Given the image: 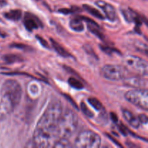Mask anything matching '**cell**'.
<instances>
[{
    "mask_svg": "<svg viewBox=\"0 0 148 148\" xmlns=\"http://www.w3.org/2000/svg\"><path fill=\"white\" fill-rule=\"evenodd\" d=\"M124 66L128 72H133L143 76L147 75V62L142 58L129 55L124 59Z\"/></svg>",
    "mask_w": 148,
    "mask_h": 148,
    "instance_id": "cell-5",
    "label": "cell"
},
{
    "mask_svg": "<svg viewBox=\"0 0 148 148\" xmlns=\"http://www.w3.org/2000/svg\"><path fill=\"white\" fill-rule=\"evenodd\" d=\"M68 83L69 84L71 87L77 90H81L84 88V85L79 79H76L75 77H70L68 79Z\"/></svg>",
    "mask_w": 148,
    "mask_h": 148,
    "instance_id": "cell-19",
    "label": "cell"
},
{
    "mask_svg": "<svg viewBox=\"0 0 148 148\" xmlns=\"http://www.w3.org/2000/svg\"><path fill=\"white\" fill-rule=\"evenodd\" d=\"M6 18L13 21H18L22 17V12L20 10H12L4 14Z\"/></svg>",
    "mask_w": 148,
    "mask_h": 148,
    "instance_id": "cell-14",
    "label": "cell"
},
{
    "mask_svg": "<svg viewBox=\"0 0 148 148\" xmlns=\"http://www.w3.org/2000/svg\"><path fill=\"white\" fill-rule=\"evenodd\" d=\"M95 4H96V5L98 7L102 9L106 17L108 18V20H109L111 22L115 21L117 15L116 12V10L114 6L111 5L109 3H107L104 1H101V0L96 1Z\"/></svg>",
    "mask_w": 148,
    "mask_h": 148,
    "instance_id": "cell-8",
    "label": "cell"
},
{
    "mask_svg": "<svg viewBox=\"0 0 148 148\" xmlns=\"http://www.w3.org/2000/svg\"><path fill=\"white\" fill-rule=\"evenodd\" d=\"M101 143L100 135L91 130L81 132L75 142V147L79 148H98Z\"/></svg>",
    "mask_w": 148,
    "mask_h": 148,
    "instance_id": "cell-4",
    "label": "cell"
},
{
    "mask_svg": "<svg viewBox=\"0 0 148 148\" xmlns=\"http://www.w3.org/2000/svg\"><path fill=\"white\" fill-rule=\"evenodd\" d=\"M80 108L81 110H82V112H83V114H85V116H87L88 117H89V118H92V117L94 116L93 113L88 108V107L87 106V105L84 102L81 103Z\"/></svg>",
    "mask_w": 148,
    "mask_h": 148,
    "instance_id": "cell-21",
    "label": "cell"
},
{
    "mask_svg": "<svg viewBox=\"0 0 148 148\" xmlns=\"http://www.w3.org/2000/svg\"><path fill=\"white\" fill-rule=\"evenodd\" d=\"M62 113V106L60 101H52L40 117L36 130L53 134L59 137L57 126Z\"/></svg>",
    "mask_w": 148,
    "mask_h": 148,
    "instance_id": "cell-2",
    "label": "cell"
},
{
    "mask_svg": "<svg viewBox=\"0 0 148 148\" xmlns=\"http://www.w3.org/2000/svg\"><path fill=\"white\" fill-rule=\"evenodd\" d=\"M51 43L52 46L54 49V50L59 53L60 56H63V57H70L71 54L68 51H66L60 44H59L58 42H56V40H53V38H50Z\"/></svg>",
    "mask_w": 148,
    "mask_h": 148,
    "instance_id": "cell-13",
    "label": "cell"
},
{
    "mask_svg": "<svg viewBox=\"0 0 148 148\" xmlns=\"http://www.w3.org/2000/svg\"><path fill=\"white\" fill-rule=\"evenodd\" d=\"M4 60L7 63H14V62H23V58L20 57V56L14 54H8L4 56Z\"/></svg>",
    "mask_w": 148,
    "mask_h": 148,
    "instance_id": "cell-17",
    "label": "cell"
},
{
    "mask_svg": "<svg viewBox=\"0 0 148 148\" xmlns=\"http://www.w3.org/2000/svg\"><path fill=\"white\" fill-rule=\"evenodd\" d=\"M36 38H37L38 40L39 41H40V43H41V44L43 45V46H44V47H46V48H49V44H48V43L46 41V40H44V39L43 38H41V37H40V36H36Z\"/></svg>",
    "mask_w": 148,
    "mask_h": 148,
    "instance_id": "cell-25",
    "label": "cell"
},
{
    "mask_svg": "<svg viewBox=\"0 0 148 148\" xmlns=\"http://www.w3.org/2000/svg\"><path fill=\"white\" fill-rule=\"evenodd\" d=\"M88 103L91 105V106L93 107L95 109H96L97 111H101L103 110V105L99 101H98L97 98H88Z\"/></svg>",
    "mask_w": 148,
    "mask_h": 148,
    "instance_id": "cell-20",
    "label": "cell"
},
{
    "mask_svg": "<svg viewBox=\"0 0 148 148\" xmlns=\"http://www.w3.org/2000/svg\"><path fill=\"white\" fill-rule=\"evenodd\" d=\"M111 119H112V120L114 121V122H117V121H118V118H117L116 115L114 113H111Z\"/></svg>",
    "mask_w": 148,
    "mask_h": 148,
    "instance_id": "cell-27",
    "label": "cell"
},
{
    "mask_svg": "<svg viewBox=\"0 0 148 148\" xmlns=\"http://www.w3.org/2000/svg\"><path fill=\"white\" fill-rule=\"evenodd\" d=\"M127 69L124 66L117 64H106L101 69L102 75L110 80H119L127 77Z\"/></svg>",
    "mask_w": 148,
    "mask_h": 148,
    "instance_id": "cell-7",
    "label": "cell"
},
{
    "mask_svg": "<svg viewBox=\"0 0 148 148\" xmlns=\"http://www.w3.org/2000/svg\"><path fill=\"white\" fill-rule=\"evenodd\" d=\"M123 116H124V119L127 120V122L130 124L132 127L137 129L140 127V122L138 119V117L135 116L131 111H128V110H123L122 111Z\"/></svg>",
    "mask_w": 148,
    "mask_h": 148,
    "instance_id": "cell-11",
    "label": "cell"
},
{
    "mask_svg": "<svg viewBox=\"0 0 148 148\" xmlns=\"http://www.w3.org/2000/svg\"><path fill=\"white\" fill-rule=\"evenodd\" d=\"M83 8L85 11H87L89 14H92V15L94 16V17H97V18L98 19H101V20L104 19V16L103 15L102 13H101L99 10L94 8V7H91V6L90 5H88V4H84Z\"/></svg>",
    "mask_w": 148,
    "mask_h": 148,
    "instance_id": "cell-15",
    "label": "cell"
},
{
    "mask_svg": "<svg viewBox=\"0 0 148 148\" xmlns=\"http://www.w3.org/2000/svg\"><path fill=\"white\" fill-rule=\"evenodd\" d=\"M81 10L78 7H73L70 9H61V10H59V12H62L63 14H70V13H75L77 12H80Z\"/></svg>",
    "mask_w": 148,
    "mask_h": 148,
    "instance_id": "cell-23",
    "label": "cell"
},
{
    "mask_svg": "<svg viewBox=\"0 0 148 148\" xmlns=\"http://www.w3.org/2000/svg\"><path fill=\"white\" fill-rule=\"evenodd\" d=\"M7 4V1L6 0H0V6H4Z\"/></svg>",
    "mask_w": 148,
    "mask_h": 148,
    "instance_id": "cell-28",
    "label": "cell"
},
{
    "mask_svg": "<svg viewBox=\"0 0 148 148\" xmlns=\"http://www.w3.org/2000/svg\"><path fill=\"white\" fill-rule=\"evenodd\" d=\"M124 83L127 86L132 87L135 88H143L147 89V80L140 77H132L124 78Z\"/></svg>",
    "mask_w": 148,
    "mask_h": 148,
    "instance_id": "cell-10",
    "label": "cell"
},
{
    "mask_svg": "<svg viewBox=\"0 0 148 148\" xmlns=\"http://www.w3.org/2000/svg\"><path fill=\"white\" fill-rule=\"evenodd\" d=\"M125 98L136 106L147 111L148 109V91L147 89L137 88L126 92Z\"/></svg>",
    "mask_w": 148,
    "mask_h": 148,
    "instance_id": "cell-6",
    "label": "cell"
},
{
    "mask_svg": "<svg viewBox=\"0 0 148 148\" xmlns=\"http://www.w3.org/2000/svg\"><path fill=\"white\" fill-rule=\"evenodd\" d=\"M138 119L140 121V124H146L147 123L148 119L146 114H140L138 116Z\"/></svg>",
    "mask_w": 148,
    "mask_h": 148,
    "instance_id": "cell-24",
    "label": "cell"
},
{
    "mask_svg": "<svg viewBox=\"0 0 148 148\" xmlns=\"http://www.w3.org/2000/svg\"><path fill=\"white\" fill-rule=\"evenodd\" d=\"M24 25L26 29L29 31L38 29L42 27V23L38 18L34 14L30 12L25 13L24 17Z\"/></svg>",
    "mask_w": 148,
    "mask_h": 148,
    "instance_id": "cell-9",
    "label": "cell"
},
{
    "mask_svg": "<svg viewBox=\"0 0 148 148\" xmlns=\"http://www.w3.org/2000/svg\"><path fill=\"white\" fill-rule=\"evenodd\" d=\"M78 126V116L72 109L62 113L57 126L59 138H69L76 131Z\"/></svg>",
    "mask_w": 148,
    "mask_h": 148,
    "instance_id": "cell-3",
    "label": "cell"
},
{
    "mask_svg": "<svg viewBox=\"0 0 148 148\" xmlns=\"http://www.w3.org/2000/svg\"><path fill=\"white\" fill-rule=\"evenodd\" d=\"M88 27L89 29V30H90L92 32V33L95 35L97 37L99 38L101 40H103L104 36L101 33V30L99 28V26H98V25L97 23H94V24H92V23H88Z\"/></svg>",
    "mask_w": 148,
    "mask_h": 148,
    "instance_id": "cell-16",
    "label": "cell"
},
{
    "mask_svg": "<svg viewBox=\"0 0 148 148\" xmlns=\"http://www.w3.org/2000/svg\"><path fill=\"white\" fill-rule=\"evenodd\" d=\"M22 98V88L14 79L6 80L0 94V118L11 114L20 103Z\"/></svg>",
    "mask_w": 148,
    "mask_h": 148,
    "instance_id": "cell-1",
    "label": "cell"
},
{
    "mask_svg": "<svg viewBox=\"0 0 148 148\" xmlns=\"http://www.w3.org/2000/svg\"><path fill=\"white\" fill-rule=\"evenodd\" d=\"M12 47H14V48H18V49H27L28 48V46H25V45L24 44H20V43H14V44L12 45Z\"/></svg>",
    "mask_w": 148,
    "mask_h": 148,
    "instance_id": "cell-26",
    "label": "cell"
},
{
    "mask_svg": "<svg viewBox=\"0 0 148 148\" xmlns=\"http://www.w3.org/2000/svg\"><path fill=\"white\" fill-rule=\"evenodd\" d=\"M100 47H101V50H102L103 52H105L106 53H107V54L111 55L114 53H120V52H119V51H117L116 49H113V48L109 47V46H101Z\"/></svg>",
    "mask_w": 148,
    "mask_h": 148,
    "instance_id": "cell-22",
    "label": "cell"
},
{
    "mask_svg": "<svg viewBox=\"0 0 148 148\" xmlns=\"http://www.w3.org/2000/svg\"><path fill=\"white\" fill-rule=\"evenodd\" d=\"M54 147H72L70 144V142L68 140L67 138H59L56 143L53 145Z\"/></svg>",
    "mask_w": 148,
    "mask_h": 148,
    "instance_id": "cell-18",
    "label": "cell"
},
{
    "mask_svg": "<svg viewBox=\"0 0 148 148\" xmlns=\"http://www.w3.org/2000/svg\"><path fill=\"white\" fill-rule=\"evenodd\" d=\"M71 29L76 32H82L84 30V25L80 17H75L71 20L69 23Z\"/></svg>",
    "mask_w": 148,
    "mask_h": 148,
    "instance_id": "cell-12",
    "label": "cell"
}]
</instances>
